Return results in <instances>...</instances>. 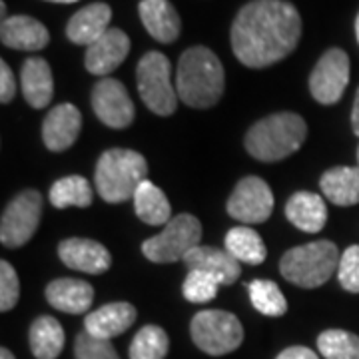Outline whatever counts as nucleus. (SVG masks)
Here are the masks:
<instances>
[{
    "instance_id": "obj_1",
    "label": "nucleus",
    "mask_w": 359,
    "mask_h": 359,
    "mask_svg": "<svg viewBox=\"0 0 359 359\" xmlns=\"http://www.w3.org/2000/svg\"><path fill=\"white\" fill-rule=\"evenodd\" d=\"M302 16L285 0H252L238 13L230 40L236 58L248 68H268L295 50Z\"/></svg>"
},
{
    "instance_id": "obj_2",
    "label": "nucleus",
    "mask_w": 359,
    "mask_h": 359,
    "mask_svg": "<svg viewBox=\"0 0 359 359\" xmlns=\"http://www.w3.org/2000/svg\"><path fill=\"white\" fill-rule=\"evenodd\" d=\"M226 74L219 58L205 46H192L180 56L176 70L178 98L190 108H210L219 102Z\"/></svg>"
},
{
    "instance_id": "obj_3",
    "label": "nucleus",
    "mask_w": 359,
    "mask_h": 359,
    "mask_svg": "<svg viewBox=\"0 0 359 359\" xmlns=\"http://www.w3.org/2000/svg\"><path fill=\"white\" fill-rule=\"evenodd\" d=\"M308 124L299 114L280 112L256 122L245 134V150L259 162H280L302 148Z\"/></svg>"
},
{
    "instance_id": "obj_4",
    "label": "nucleus",
    "mask_w": 359,
    "mask_h": 359,
    "mask_svg": "<svg viewBox=\"0 0 359 359\" xmlns=\"http://www.w3.org/2000/svg\"><path fill=\"white\" fill-rule=\"evenodd\" d=\"M148 180V162L140 152L126 148L106 150L94 172V184L104 202L120 204L134 198L142 182Z\"/></svg>"
},
{
    "instance_id": "obj_5",
    "label": "nucleus",
    "mask_w": 359,
    "mask_h": 359,
    "mask_svg": "<svg viewBox=\"0 0 359 359\" xmlns=\"http://www.w3.org/2000/svg\"><path fill=\"white\" fill-rule=\"evenodd\" d=\"M339 259L341 254L334 242L318 240L285 252L280 262V271L290 283L311 290L323 285L337 273Z\"/></svg>"
},
{
    "instance_id": "obj_6",
    "label": "nucleus",
    "mask_w": 359,
    "mask_h": 359,
    "mask_svg": "<svg viewBox=\"0 0 359 359\" xmlns=\"http://www.w3.org/2000/svg\"><path fill=\"white\" fill-rule=\"evenodd\" d=\"M170 70V60L162 52H146L136 68L142 102L158 116H172L178 108L176 82H172Z\"/></svg>"
},
{
    "instance_id": "obj_7",
    "label": "nucleus",
    "mask_w": 359,
    "mask_h": 359,
    "mask_svg": "<svg viewBox=\"0 0 359 359\" xmlns=\"http://www.w3.org/2000/svg\"><path fill=\"white\" fill-rule=\"evenodd\" d=\"M190 334L196 346L208 355H226L242 346L244 327L240 320L222 309H204L194 316Z\"/></svg>"
},
{
    "instance_id": "obj_8",
    "label": "nucleus",
    "mask_w": 359,
    "mask_h": 359,
    "mask_svg": "<svg viewBox=\"0 0 359 359\" xmlns=\"http://www.w3.org/2000/svg\"><path fill=\"white\" fill-rule=\"evenodd\" d=\"M202 240V224L192 214H180L166 224L158 236L142 244V254L154 264H174L186 256Z\"/></svg>"
},
{
    "instance_id": "obj_9",
    "label": "nucleus",
    "mask_w": 359,
    "mask_h": 359,
    "mask_svg": "<svg viewBox=\"0 0 359 359\" xmlns=\"http://www.w3.org/2000/svg\"><path fill=\"white\" fill-rule=\"evenodd\" d=\"M42 218V196L36 190H25L14 196L2 212L0 242L6 248H20L39 230Z\"/></svg>"
},
{
    "instance_id": "obj_10",
    "label": "nucleus",
    "mask_w": 359,
    "mask_h": 359,
    "mask_svg": "<svg viewBox=\"0 0 359 359\" xmlns=\"http://www.w3.org/2000/svg\"><path fill=\"white\" fill-rule=\"evenodd\" d=\"M349 84V56L341 48H330L318 60L309 76V92L320 104L339 102Z\"/></svg>"
},
{
    "instance_id": "obj_11",
    "label": "nucleus",
    "mask_w": 359,
    "mask_h": 359,
    "mask_svg": "<svg viewBox=\"0 0 359 359\" xmlns=\"http://www.w3.org/2000/svg\"><path fill=\"white\" fill-rule=\"evenodd\" d=\"M273 212V194L271 188L257 176L242 178L230 200H228V214L242 224H262Z\"/></svg>"
},
{
    "instance_id": "obj_12",
    "label": "nucleus",
    "mask_w": 359,
    "mask_h": 359,
    "mask_svg": "<svg viewBox=\"0 0 359 359\" xmlns=\"http://www.w3.org/2000/svg\"><path fill=\"white\" fill-rule=\"evenodd\" d=\"M92 108L104 126L114 130L128 128L134 122V104L126 86L114 78H102L92 88Z\"/></svg>"
},
{
    "instance_id": "obj_13",
    "label": "nucleus",
    "mask_w": 359,
    "mask_h": 359,
    "mask_svg": "<svg viewBox=\"0 0 359 359\" xmlns=\"http://www.w3.org/2000/svg\"><path fill=\"white\" fill-rule=\"evenodd\" d=\"M130 52L128 34L120 28H108V32L90 44L84 56V66L94 76H106L114 72L126 60Z\"/></svg>"
},
{
    "instance_id": "obj_14",
    "label": "nucleus",
    "mask_w": 359,
    "mask_h": 359,
    "mask_svg": "<svg viewBox=\"0 0 359 359\" xmlns=\"http://www.w3.org/2000/svg\"><path fill=\"white\" fill-rule=\"evenodd\" d=\"M58 256L65 266L76 271L100 276L112 266V256L100 242L86 238H68L58 245Z\"/></svg>"
},
{
    "instance_id": "obj_15",
    "label": "nucleus",
    "mask_w": 359,
    "mask_h": 359,
    "mask_svg": "<svg viewBox=\"0 0 359 359\" xmlns=\"http://www.w3.org/2000/svg\"><path fill=\"white\" fill-rule=\"evenodd\" d=\"M82 128V114L74 104H58L52 108L42 124V140L50 152H65L74 142Z\"/></svg>"
},
{
    "instance_id": "obj_16",
    "label": "nucleus",
    "mask_w": 359,
    "mask_h": 359,
    "mask_svg": "<svg viewBox=\"0 0 359 359\" xmlns=\"http://www.w3.org/2000/svg\"><path fill=\"white\" fill-rule=\"evenodd\" d=\"M0 40L4 46L14 48V50L34 52L42 50L50 42V32L36 18L18 14V16H11L2 20Z\"/></svg>"
},
{
    "instance_id": "obj_17",
    "label": "nucleus",
    "mask_w": 359,
    "mask_h": 359,
    "mask_svg": "<svg viewBox=\"0 0 359 359\" xmlns=\"http://www.w3.org/2000/svg\"><path fill=\"white\" fill-rule=\"evenodd\" d=\"M136 321V308L128 302H114L94 309L84 320V332L98 339H112L124 334Z\"/></svg>"
},
{
    "instance_id": "obj_18",
    "label": "nucleus",
    "mask_w": 359,
    "mask_h": 359,
    "mask_svg": "<svg viewBox=\"0 0 359 359\" xmlns=\"http://www.w3.org/2000/svg\"><path fill=\"white\" fill-rule=\"evenodd\" d=\"M186 268L190 271H204L208 276L216 278L219 285H231L240 278V262L230 256L226 250L198 245L184 259Z\"/></svg>"
},
{
    "instance_id": "obj_19",
    "label": "nucleus",
    "mask_w": 359,
    "mask_h": 359,
    "mask_svg": "<svg viewBox=\"0 0 359 359\" xmlns=\"http://www.w3.org/2000/svg\"><path fill=\"white\" fill-rule=\"evenodd\" d=\"M112 18V8L104 2H94L80 8L66 25V36L78 46L94 44L96 40L108 32V25Z\"/></svg>"
},
{
    "instance_id": "obj_20",
    "label": "nucleus",
    "mask_w": 359,
    "mask_h": 359,
    "mask_svg": "<svg viewBox=\"0 0 359 359\" xmlns=\"http://www.w3.org/2000/svg\"><path fill=\"white\" fill-rule=\"evenodd\" d=\"M138 13H140L142 25L152 39L162 44L178 40L182 32V20L170 0H142Z\"/></svg>"
},
{
    "instance_id": "obj_21",
    "label": "nucleus",
    "mask_w": 359,
    "mask_h": 359,
    "mask_svg": "<svg viewBox=\"0 0 359 359\" xmlns=\"http://www.w3.org/2000/svg\"><path fill=\"white\" fill-rule=\"evenodd\" d=\"M20 86H22L26 102L32 108H39V110L46 108L50 104L52 94H54L50 65L39 56L26 58L20 68Z\"/></svg>"
},
{
    "instance_id": "obj_22",
    "label": "nucleus",
    "mask_w": 359,
    "mask_h": 359,
    "mask_svg": "<svg viewBox=\"0 0 359 359\" xmlns=\"http://www.w3.org/2000/svg\"><path fill=\"white\" fill-rule=\"evenodd\" d=\"M46 299L52 308L65 313H84L88 311L94 299V290L88 282L74 280V278H60L48 283L46 287Z\"/></svg>"
},
{
    "instance_id": "obj_23",
    "label": "nucleus",
    "mask_w": 359,
    "mask_h": 359,
    "mask_svg": "<svg viewBox=\"0 0 359 359\" xmlns=\"http://www.w3.org/2000/svg\"><path fill=\"white\" fill-rule=\"evenodd\" d=\"M285 218L294 224L297 230L318 233L327 222V208L320 194L297 192L285 204Z\"/></svg>"
},
{
    "instance_id": "obj_24",
    "label": "nucleus",
    "mask_w": 359,
    "mask_h": 359,
    "mask_svg": "<svg viewBox=\"0 0 359 359\" xmlns=\"http://www.w3.org/2000/svg\"><path fill=\"white\" fill-rule=\"evenodd\" d=\"M321 192L335 205L359 204V166H337L327 170L320 180Z\"/></svg>"
},
{
    "instance_id": "obj_25",
    "label": "nucleus",
    "mask_w": 359,
    "mask_h": 359,
    "mask_svg": "<svg viewBox=\"0 0 359 359\" xmlns=\"http://www.w3.org/2000/svg\"><path fill=\"white\" fill-rule=\"evenodd\" d=\"M28 344L36 359H56L65 347V330L50 316H40L30 325Z\"/></svg>"
},
{
    "instance_id": "obj_26",
    "label": "nucleus",
    "mask_w": 359,
    "mask_h": 359,
    "mask_svg": "<svg viewBox=\"0 0 359 359\" xmlns=\"http://www.w3.org/2000/svg\"><path fill=\"white\" fill-rule=\"evenodd\" d=\"M134 210L136 216L148 226H164L172 219V208L166 194L150 180L142 182L140 188L134 194Z\"/></svg>"
},
{
    "instance_id": "obj_27",
    "label": "nucleus",
    "mask_w": 359,
    "mask_h": 359,
    "mask_svg": "<svg viewBox=\"0 0 359 359\" xmlns=\"http://www.w3.org/2000/svg\"><path fill=\"white\" fill-rule=\"evenodd\" d=\"M226 252L250 266H259L268 256L259 233L248 226H238L226 233Z\"/></svg>"
},
{
    "instance_id": "obj_28",
    "label": "nucleus",
    "mask_w": 359,
    "mask_h": 359,
    "mask_svg": "<svg viewBox=\"0 0 359 359\" xmlns=\"http://www.w3.org/2000/svg\"><path fill=\"white\" fill-rule=\"evenodd\" d=\"M92 188L82 176H66L54 182L50 188V204L58 210L65 208H88L92 204Z\"/></svg>"
},
{
    "instance_id": "obj_29",
    "label": "nucleus",
    "mask_w": 359,
    "mask_h": 359,
    "mask_svg": "<svg viewBox=\"0 0 359 359\" xmlns=\"http://www.w3.org/2000/svg\"><path fill=\"white\" fill-rule=\"evenodd\" d=\"M168 349L166 332L160 325H144L130 344V359H164Z\"/></svg>"
},
{
    "instance_id": "obj_30",
    "label": "nucleus",
    "mask_w": 359,
    "mask_h": 359,
    "mask_svg": "<svg viewBox=\"0 0 359 359\" xmlns=\"http://www.w3.org/2000/svg\"><path fill=\"white\" fill-rule=\"evenodd\" d=\"M248 294L252 299V306L269 318H280L287 311V302L283 297L278 283L269 280H254L248 285Z\"/></svg>"
},
{
    "instance_id": "obj_31",
    "label": "nucleus",
    "mask_w": 359,
    "mask_h": 359,
    "mask_svg": "<svg viewBox=\"0 0 359 359\" xmlns=\"http://www.w3.org/2000/svg\"><path fill=\"white\" fill-rule=\"evenodd\" d=\"M318 349L325 359H359V337L344 330H327L318 337Z\"/></svg>"
},
{
    "instance_id": "obj_32",
    "label": "nucleus",
    "mask_w": 359,
    "mask_h": 359,
    "mask_svg": "<svg viewBox=\"0 0 359 359\" xmlns=\"http://www.w3.org/2000/svg\"><path fill=\"white\" fill-rule=\"evenodd\" d=\"M219 282L204 271H190L186 282L182 285L184 297L192 304H205L218 295Z\"/></svg>"
},
{
    "instance_id": "obj_33",
    "label": "nucleus",
    "mask_w": 359,
    "mask_h": 359,
    "mask_svg": "<svg viewBox=\"0 0 359 359\" xmlns=\"http://www.w3.org/2000/svg\"><path fill=\"white\" fill-rule=\"evenodd\" d=\"M74 355H76V359H120L118 353H116L114 346L108 339L92 337L86 332H82L76 337Z\"/></svg>"
},
{
    "instance_id": "obj_34",
    "label": "nucleus",
    "mask_w": 359,
    "mask_h": 359,
    "mask_svg": "<svg viewBox=\"0 0 359 359\" xmlns=\"http://www.w3.org/2000/svg\"><path fill=\"white\" fill-rule=\"evenodd\" d=\"M337 280L344 290L351 294H359V245H349L341 254Z\"/></svg>"
},
{
    "instance_id": "obj_35",
    "label": "nucleus",
    "mask_w": 359,
    "mask_h": 359,
    "mask_svg": "<svg viewBox=\"0 0 359 359\" xmlns=\"http://www.w3.org/2000/svg\"><path fill=\"white\" fill-rule=\"evenodd\" d=\"M20 297V282L14 268L2 259L0 262V309L2 311H11L18 304Z\"/></svg>"
},
{
    "instance_id": "obj_36",
    "label": "nucleus",
    "mask_w": 359,
    "mask_h": 359,
    "mask_svg": "<svg viewBox=\"0 0 359 359\" xmlns=\"http://www.w3.org/2000/svg\"><path fill=\"white\" fill-rule=\"evenodd\" d=\"M14 94H16V80H14L11 66L2 60L0 62V102H13Z\"/></svg>"
},
{
    "instance_id": "obj_37",
    "label": "nucleus",
    "mask_w": 359,
    "mask_h": 359,
    "mask_svg": "<svg viewBox=\"0 0 359 359\" xmlns=\"http://www.w3.org/2000/svg\"><path fill=\"white\" fill-rule=\"evenodd\" d=\"M276 359H320V358H318V353H313V351L308 349V347L294 346V347L283 349L282 353H280Z\"/></svg>"
},
{
    "instance_id": "obj_38",
    "label": "nucleus",
    "mask_w": 359,
    "mask_h": 359,
    "mask_svg": "<svg viewBox=\"0 0 359 359\" xmlns=\"http://www.w3.org/2000/svg\"><path fill=\"white\" fill-rule=\"evenodd\" d=\"M351 128L359 136V88L355 92V100H353V110H351Z\"/></svg>"
},
{
    "instance_id": "obj_39",
    "label": "nucleus",
    "mask_w": 359,
    "mask_h": 359,
    "mask_svg": "<svg viewBox=\"0 0 359 359\" xmlns=\"http://www.w3.org/2000/svg\"><path fill=\"white\" fill-rule=\"evenodd\" d=\"M0 359H14L13 351H8L6 347H2V349H0Z\"/></svg>"
},
{
    "instance_id": "obj_40",
    "label": "nucleus",
    "mask_w": 359,
    "mask_h": 359,
    "mask_svg": "<svg viewBox=\"0 0 359 359\" xmlns=\"http://www.w3.org/2000/svg\"><path fill=\"white\" fill-rule=\"evenodd\" d=\"M0 11H2V20H6V2H0Z\"/></svg>"
},
{
    "instance_id": "obj_41",
    "label": "nucleus",
    "mask_w": 359,
    "mask_h": 359,
    "mask_svg": "<svg viewBox=\"0 0 359 359\" xmlns=\"http://www.w3.org/2000/svg\"><path fill=\"white\" fill-rule=\"evenodd\" d=\"M48 2H60V4H72V2H76V0H48Z\"/></svg>"
},
{
    "instance_id": "obj_42",
    "label": "nucleus",
    "mask_w": 359,
    "mask_h": 359,
    "mask_svg": "<svg viewBox=\"0 0 359 359\" xmlns=\"http://www.w3.org/2000/svg\"><path fill=\"white\" fill-rule=\"evenodd\" d=\"M355 34H358V42H359V14H358V18H355Z\"/></svg>"
},
{
    "instance_id": "obj_43",
    "label": "nucleus",
    "mask_w": 359,
    "mask_h": 359,
    "mask_svg": "<svg viewBox=\"0 0 359 359\" xmlns=\"http://www.w3.org/2000/svg\"><path fill=\"white\" fill-rule=\"evenodd\" d=\"M358 162H359V148H358Z\"/></svg>"
}]
</instances>
